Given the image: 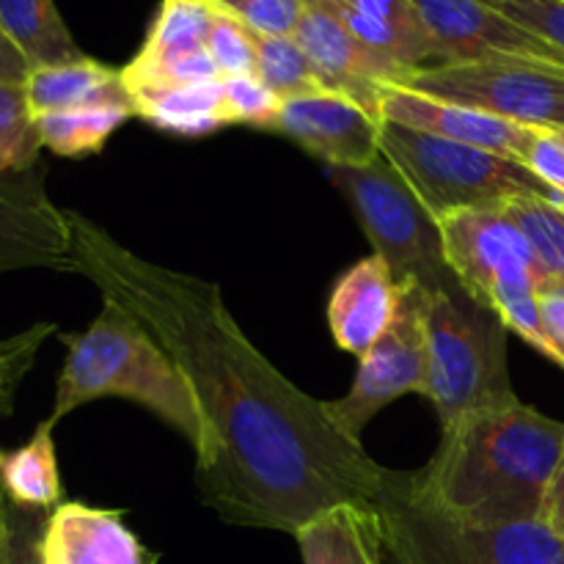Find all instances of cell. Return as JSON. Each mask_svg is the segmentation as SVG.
I'll use <instances>...</instances> for the list:
<instances>
[{
	"mask_svg": "<svg viewBox=\"0 0 564 564\" xmlns=\"http://www.w3.org/2000/svg\"><path fill=\"white\" fill-rule=\"evenodd\" d=\"M556 132V135H560L562 138V143H564V130H554Z\"/></svg>",
	"mask_w": 564,
	"mask_h": 564,
	"instance_id": "obj_40",
	"label": "cell"
},
{
	"mask_svg": "<svg viewBox=\"0 0 564 564\" xmlns=\"http://www.w3.org/2000/svg\"><path fill=\"white\" fill-rule=\"evenodd\" d=\"M562 455L564 422L512 400L441 427L438 449L413 485L435 510L474 527L540 521Z\"/></svg>",
	"mask_w": 564,
	"mask_h": 564,
	"instance_id": "obj_2",
	"label": "cell"
},
{
	"mask_svg": "<svg viewBox=\"0 0 564 564\" xmlns=\"http://www.w3.org/2000/svg\"><path fill=\"white\" fill-rule=\"evenodd\" d=\"M328 180L345 196L369 242L400 286L468 297L446 262L444 237L416 193L380 154L367 165H325Z\"/></svg>",
	"mask_w": 564,
	"mask_h": 564,
	"instance_id": "obj_8",
	"label": "cell"
},
{
	"mask_svg": "<svg viewBox=\"0 0 564 564\" xmlns=\"http://www.w3.org/2000/svg\"><path fill=\"white\" fill-rule=\"evenodd\" d=\"M507 213L529 237L543 268L564 281V207L545 198H518L507 204Z\"/></svg>",
	"mask_w": 564,
	"mask_h": 564,
	"instance_id": "obj_28",
	"label": "cell"
},
{
	"mask_svg": "<svg viewBox=\"0 0 564 564\" xmlns=\"http://www.w3.org/2000/svg\"><path fill=\"white\" fill-rule=\"evenodd\" d=\"M0 494L6 501L33 510H55L61 505V474L55 457L53 424L44 419L25 446L3 455L0 463Z\"/></svg>",
	"mask_w": 564,
	"mask_h": 564,
	"instance_id": "obj_23",
	"label": "cell"
},
{
	"mask_svg": "<svg viewBox=\"0 0 564 564\" xmlns=\"http://www.w3.org/2000/svg\"><path fill=\"white\" fill-rule=\"evenodd\" d=\"M378 113L383 121H394V124L466 143V147L488 149V152L505 154L518 163L527 160L534 135H538V127L516 124V121L499 119V116L482 113V110L466 108V105L444 102V99L402 86H386L380 91Z\"/></svg>",
	"mask_w": 564,
	"mask_h": 564,
	"instance_id": "obj_16",
	"label": "cell"
},
{
	"mask_svg": "<svg viewBox=\"0 0 564 564\" xmlns=\"http://www.w3.org/2000/svg\"><path fill=\"white\" fill-rule=\"evenodd\" d=\"M55 334L53 323H36L20 334L0 339V419L11 416L14 397L25 375L33 369L44 341Z\"/></svg>",
	"mask_w": 564,
	"mask_h": 564,
	"instance_id": "obj_30",
	"label": "cell"
},
{
	"mask_svg": "<svg viewBox=\"0 0 564 564\" xmlns=\"http://www.w3.org/2000/svg\"><path fill=\"white\" fill-rule=\"evenodd\" d=\"M42 149L25 86L0 83V174L33 169Z\"/></svg>",
	"mask_w": 564,
	"mask_h": 564,
	"instance_id": "obj_27",
	"label": "cell"
},
{
	"mask_svg": "<svg viewBox=\"0 0 564 564\" xmlns=\"http://www.w3.org/2000/svg\"><path fill=\"white\" fill-rule=\"evenodd\" d=\"M523 165L564 196V143L554 130H538Z\"/></svg>",
	"mask_w": 564,
	"mask_h": 564,
	"instance_id": "obj_35",
	"label": "cell"
},
{
	"mask_svg": "<svg viewBox=\"0 0 564 564\" xmlns=\"http://www.w3.org/2000/svg\"><path fill=\"white\" fill-rule=\"evenodd\" d=\"M33 66L28 64L25 55L20 53L14 42L9 39V33L0 28V83H11V86H25L28 77H31Z\"/></svg>",
	"mask_w": 564,
	"mask_h": 564,
	"instance_id": "obj_37",
	"label": "cell"
},
{
	"mask_svg": "<svg viewBox=\"0 0 564 564\" xmlns=\"http://www.w3.org/2000/svg\"><path fill=\"white\" fill-rule=\"evenodd\" d=\"M0 463H3V455H0Z\"/></svg>",
	"mask_w": 564,
	"mask_h": 564,
	"instance_id": "obj_42",
	"label": "cell"
},
{
	"mask_svg": "<svg viewBox=\"0 0 564 564\" xmlns=\"http://www.w3.org/2000/svg\"><path fill=\"white\" fill-rule=\"evenodd\" d=\"M435 39L444 64L479 61H540L564 69L551 44L529 33L485 0H411Z\"/></svg>",
	"mask_w": 564,
	"mask_h": 564,
	"instance_id": "obj_13",
	"label": "cell"
},
{
	"mask_svg": "<svg viewBox=\"0 0 564 564\" xmlns=\"http://www.w3.org/2000/svg\"><path fill=\"white\" fill-rule=\"evenodd\" d=\"M380 119L339 91H312L281 99L264 130L286 135L325 165H367L380 158Z\"/></svg>",
	"mask_w": 564,
	"mask_h": 564,
	"instance_id": "obj_14",
	"label": "cell"
},
{
	"mask_svg": "<svg viewBox=\"0 0 564 564\" xmlns=\"http://www.w3.org/2000/svg\"><path fill=\"white\" fill-rule=\"evenodd\" d=\"M507 325L471 297L424 292L427 369L422 397L449 427L479 408L518 400L507 369Z\"/></svg>",
	"mask_w": 564,
	"mask_h": 564,
	"instance_id": "obj_7",
	"label": "cell"
},
{
	"mask_svg": "<svg viewBox=\"0 0 564 564\" xmlns=\"http://www.w3.org/2000/svg\"><path fill=\"white\" fill-rule=\"evenodd\" d=\"M400 86L523 127L564 130V69L540 61L427 66L402 77Z\"/></svg>",
	"mask_w": 564,
	"mask_h": 564,
	"instance_id": "obj_9",
	"label": "cell"
},
{
	"mask_svg": "<svg viewBox=\"0 0 564 564\" xmlns=\"http://www.w3.org/2000/svg\"><path fill=\"white\" fill-rule=\"evenodd\" d=\"M540 319H543L545 336L556 352V361L564 369V281L551 279L543 290L538 292Z\"/></svg>",
	"mask_w": 564,
	"mask_h": 564,
	"instance_id": "obj_36",
	"label": "cell"
},
{
	"mask_svg": "<svg viewBox=\"0 0 564 564\" xmlns=\"http://www.w3.org/2000/svg\"><path fill=\"white\" fill-rule=\"evenodd\" d=\"M69 224L77 273L141 319L191 386L204 507L235 527L297 534L330 507L378 505L389 468L248 341L218 284L138 257L83 215Z\"/></svg>",
	"mask_w": 564,
	"mask_h": 564,
	"instance_id": "obj_1",
	"label": "cell"
},
{
	"mask_svg": "<svg viewBox=\"0 0 564 564\" xmlns=\"http://www.w3.org/2000/svg\"><path fill=\"white\" fill-rule=\"evenodd\" d=\"M446 262L479 306L501 317L507 330L560 367L540 319L538 292L554 275L505 209H463L438 220Z\"/></svg>",
	"mask_w": 564,
	"mask_h": 564,
	"instance_id": "obj_4",
	"label": "cell"
},
{
	"mask_svg": "<svg viewBox=\"0 0 564 564\" xmlns=\"http://www.w3.org/2000/svg\"><path fill=\"white\" fill-rule=\"evenodd\" d=\"M25 268L77 273L69 209L47 196L44 163L0 174V275Z\"/></svg>",
	"mask_w": 564,
	"mask_h": 564,
	"instance_id": "obj_11",
	"label": "cell"
},
{
	"mask_svg": "<svg viewBox=\"0 0 564 564\" xmlns=\"http://www.w3.org/2000/svg\"><path fill=\"white\" fill-rule=\"evenodd\" d=\"M3 543H6V499L0 494V562H3Z\"/></svg>",
	"mask_w": 564,
	"mask_h": 564,
	"instance_id": "obj_39",
	"label": "cell"
},
{
	"mask_svg": "<svg viewBox=\"0 0 564 564\" xmlns=\"http://www.w3.org/2000/svg\"><path fill=\"white\" fill-rule=\"evenodd\" d=\"M380 154L435 220L463 209H505L518 198H545L564 207L562 193L518 160L394 121L380 124Z\"/></svg>",
	"mask_w": 564,
	"mask_h": 564,
	"instance_id": "obj_6",
	"label": "cell"
},
{
	"mask_svg": "<svg viewBox=\"0 0 564 564\" xmlns=\"http://www.w3.org/2000/svg\"><path fill=\"white\" fill-rule=\"evenodd\" d=\"M215 0H163L141 53L121 69L132 102L176 88L218 80L207 53Z\"/></svg>",
	"mask_w": 564,
	"mask_h": 564,
	"instance_id": "obj_12",
	"label": "cell"
},
{
	"mask_svg": "<svg viewBox=\"0 0 564 564\" xmlns=\"http://www.w3.org/2000/svg\"><path fill=\"white\" fill-rule=\"evenodd\" d=\"M257 44V77L279 99L323 91V80L295 39H275L253 33Z\"/></svg>",
	"mask_w": 564,
	"mask_h": 564,
	"instance_id": "obj_26",
	"label": "cell"
},
{
	"mask_svg": "<svg viewBox=\"0 0 564 564\" xmlns=\"http://www.w3.org/2000/svg\"><path fill=\"white\" fill-rule=\"evenodd\" d=\"M400 308L383 339L358 358V372L350 391L325 402L328 416L350 441L361 444L367 424L405 394H422L427 369V336H424V290L400 286Z\"/></svg>",
	"mask_w": 564,
	"mask_h": 564,
	"instance_id": "obj_10",
	"label": "cell"
},
{
	"mask_svg": "<svg viewBox=\"0 0 564 564\" xmlns=\"http://www.w3.org/2000/svg\"><path fill=\"white\" fill-rule=\"evenodd\" d=\"M383 551L394 564H564V540L543 521L474 527L435 510L413 474L391 471L375 505Z\"/></svg>",
	"mask_w": 564,
	"mask_h": 564,
	"instance_id": "obj_5",
	"label": "cell"
},
{
	"mask_svg": "<svg viewBox=\"0 0 564 564\" xmlns=\"http://www.w3.org/2000/svg\"><path fill=\"white\" fill-rule=\"evenodd\" d=\"M303 3H306V11L292 39L308 55L323 86L328 91L347 94L364 108L378 113L380 91L386 86H400L405 75L394 64L364 47L325 0H303Z\"/></svg>",
	"mask_w": 564,
	"mask_h": 564,
	"instance_id": "obj_15",
	"label": "cell"
},
{
	"mask_svg": "<svg viewBox=\"0 0 564 564\" xmlns=\"http://www.w3.org/2000/svg\"><path fill=\"white\" fill-rule=\"evenodd\" d=\"M28 105L33 119L47 113H69V110L94 108H130L135 110L130 91L124 86L121 69L99 64L94 58L72 61L58 66H39L25 83ZM138 116V113H135Z\"/></svg>",
	"mask_w": 564,
	"mask_h": 564,
	"instance_id": "obj_20",
	"label": "cell"
},
{
	"mask_svg": "<svg viewBox=\"0 0 564 564\" xmlns=\"http://www.w3.org/2000/svg\"><path fill=\"white\" fill-rule=\"evenodd\" d=\"M135 110L130 108H94L69 110V113L36 116V130L42 147L61 158H86L102 152L108 138L124 124Z\"/></svg>",
	"mask_w": 564,
	"mask_h": 564,
	"instance_id": "obj_25",
	"label": "cell"
},
{
	"mask_svg": "<svg viewBox=\"0 0 564 564\" xmlns=\"http://www.w3.org/2000/svg\"><path fill=\"white\" fill-rule=\"evenodd\" d=\"M347 31L402 75L441 66V50L411 0H325ZM402 83V80H400Z\"/></svg>",
	"mask_w": 564,
	"mask_h": 564,
	"instance_id": "obj_19",
	"label": "cell"
},
{
	"mask_svg": "<svg viewBox=\"0 0 564 564\" xmlns=\"http://www.w3.org/2000/svg\"><path fill=\"white\" fill-rule=\"evenodd\" d=\"M540 521L556 534V538L564 540V455L556 466L554 479L549 485V494H545V505H543V516Z\"/></svg>",
	"mask_w": 564,
	"mask_h": 564,
	"instance_id": "obj_38",
	"label": "cell"
},
{
	"mask_svg": "<svg viewBox=\"0 0 564 564\" xmlns=\"http://www.w3.org/2000/svg\"><path fill=\"white\" fill-rule=\"evenodd\" d=\"M207 53L220 77L257 75L253 31L218 3H215L213 25H209L207 33Z\"/></svg>",
	"mask_w": 564,
	"mask_h": 564,
	"instance_id": "obj_29",
	"label": "cell"
},
{
	"mask_svg": "<svg viewBox=\"0 0 564 564\" xmlns=\"http://www.w3.org/2000/svg\"><path fill=\"white\" fill-rule=\"evenodd\" d=\"M218 3H226V0H218Z\"/></svg>",
	"mask_w": 564,
	"mask_h": 564,
	"instance_id": "obj_41",
	"label": "cell"
},
{
	"mask_svg": "<svg viewBox=\"0 0 564 564\" xmlns=\"http://www.w3.org/2000/svg\"><path fill=\"white\" fill-rule=\"evenodd\" d=\"M66 361L55 386L47 422L58 424L80 405L102 397H121L143 405L174 427L193 452L204 441L191 386L147 325L119 303L105 301L102 312L80 334H64Z\"/></svg>",
	"mask_w": 564,
	"mask_h": 564,
	"instance_id": "obj_3",
	"label": "cell"
},
{
	"mask_svg": "<svg viewBox=\"0 0 564 564\" xmlns=\"http://www.w3.org/2000/svg\"><path fill=\"white\" fill-rule=\"evenodd\" d=\"M42 554L44 564H158L121 512L80 501H61L50 512Z\"/></svg>",
	"mask_w": 564,
	"mask_h": 564,
	"instance_id": "obj_17",
	"label": "cell"
},
{
	"mask_svg": "<svg viewBox=\"0 0 564 564\" xmlns=\"http://www.w3.org/2000/svg\"><path fill=\"white\" fill-rule=\"evenodd\" d=\"M400 295L394 273L378 253L352 264L336 281L328 301V325L336 345L358 358L372 350L394 323Z\"/></svg>",
	"mask_w": 564,
	"mask_h": 564,
	"instance_id": "obj_18",
	"label": "cell"
},
{
	"mask_svg": "<svg viewBox=\"0 0 564 564\" xmlns=\"http://www.w3.org/2000/svg\"><path fill=\"white\" fill-rule=\"evenodd\" d=\"M224 108L229 124H248L264 130L279 110L281 99L257 75L220 77Z\"/></svg>",
	"mask_w": 564,
	"mask_h": 564,
	"instance_id": "obj_31",
	"label": "cell"
},
{
	"mask_svg": "<svg viewBox=\"0 0 564 564\" xmlns=\"http://www.w3.org/2000/svg\"><path fill=\"white\" fill-rule=\"evenodd\" d=\"M50 512L6 501V543L0 564H44L42 543Z\"/></svg>",
	"mask_w": 564,
	"mask_h": 564,
	"instance_id": "obj_32",
	"label": "cell"
},
{
	"mask_svg": "<svg viewBox=\"0 0 564 564\" xmlns=\"http://www.w3.org/2000/svg\"><path fill=\"white\" fill-rule=\"evenodd\" d=\"M0 28L33 69L86 58L55 0H0Z\"/></svg>",
	"mask_w": 564,
	"mask_h": 564,
	"instance_id": "obj_22",
	"label": "cell"
},
{
	"mask_svg": "<svg viewBox=\"0 0 564 564\" xmlns=\"http://www.w3.org/2000/svg\"><path fill=\"white\" fill-rule=\"evenodd\" d=\"M303 564H383V534L378 510L369 505H339L308 521L295 534Z\"/></svg>",
	"mask_w": 564,
	"mask_h": 564,
	"instance_id": "obj_21",
	"label": "cell"
},
{
	"mask_svg": "<svg viewBox=\"0 0 564 564\" xmlns=\"http://www.w3.org/2000/svg\"><path fill=\"white\" fill-rule=\"evenodd\" d=\"M218 6L231 11L242 25H248L259 36L275 39L295 36L297 25L303 20V11H306L303 0H226V3Z\"/></svg>",
	"mask_w": 564,
	"mask_h": 564,
	"instance_id": "obj_33",
	"label": "cell"
},
{
	"mask_svg": "<svg viewBox=\"0 0 564 564\" xmlns=\"http://www.w3.org/2000/svg\"><path fill=\"white\" fill-rule=\"evenodd\" d=\"M135 113L147 119L149 124L158 127V130L174 132V135H209L220 127H229L220 77L218 80L198 83V86L138 99Z\"/></svg>",
	"mask_w": 564,
	"mask_h": 564,
	"instance_id": "obj_24",
	"label": "cell"
},
{
	"mask_svg": "<svg viewBox=\"0 0 564 564\" xmlns=\"http://www.w3.org/2000/svg\"><path fill=\"white\" fill-rule=\"evenodd\" d=\"M564 58V0H485Z\"/></svg>",
	"mask_w": 564,
	"mask_h": 564,
	"instance_id": "obj_34",
	"label": "cell"
}]
</instances>
